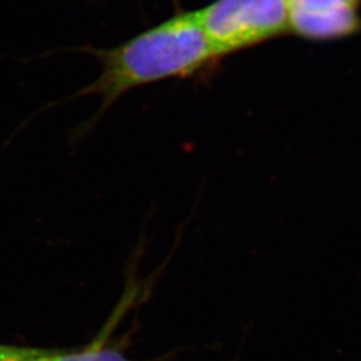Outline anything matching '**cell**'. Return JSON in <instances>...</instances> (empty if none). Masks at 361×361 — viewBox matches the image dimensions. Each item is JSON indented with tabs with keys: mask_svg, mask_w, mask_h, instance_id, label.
<instances>
[{
	"mask_svg": "<svg viewBox=\"0 0 361 361\" xmlns=\"http://www.w3.org/2000/svg\"><path fill=\"white\" fill-rule=\"evenodd\" d=\"M66 51L90 55L101 66L99 75L89 85L42 107L39 111L43 113L83 97L99 98L97 111L71 130L68 135L71 146L82 142L110 109L130 91L166 79L193 77L219 61L195 11L177 13L114 47L79 46Z\"/></svg>",
	"mask_w": 361,
	"mask_h": 361,
	"instance_id": "obj_1",
	"label": "cell"
},
{
	"mask_svg": "<svg viewBox=\"0 0 361 361\" xmlns=\"http://www.w3.org/2000/svg\"><path fill=\"white\" fill-rule=\"evenodd\" d=\"M195 13L219 59L290 34L288 0H214Z\"/></svg>",
	"mask_w": 361,
	"mask_h": 361,
	"instance_id": "obj_2",
	"label": "cell"
},
{
	"mask_svg": "<svg viewBox=\"0 0 361 361\" xmlns=\"http://www.w3.org/2000/svg\"><path fill=\"white\" fill-rule=\"evenodd\" d=\"M47 349L20 348L0 345V361H28L44 355Z\"/></svg>",
	"mask_w": 361,
	"mask_h": 361,
	"instance_id": "obj_5",
	"label": "cell"
},
{
	"mask_svg": "<svg viewBox=\"0 0 361 361\" xmlns=\"http://www.w3.org/2000/svg\"><path fill=\"white\" fill-rule=\"evenodd\" d=\"M28 361H130L116 349L92 347L83 352L62 353L59 350H47L44 355Z\"/></svg>",
	"mask_w": 361,
	"mask_h": 361,
	"instance_id": "obj_4",
	"label": "cell"
},
{
	"mask_svg": "<svg viewBox=\"0 0 361 361\" xmlns=\"http://www.w3.org/2000/svg\"><path fill=\"white\" fill-rule=\"evenodd\" d=\"M290 34L331 42L361 32V0H288Z\"/></svg>",
	"mask_w": 361,
	"mask_h": 361,
	"instance_id": "obj_3",
	"label": "cell"
}]
</instances>
